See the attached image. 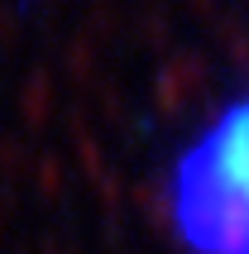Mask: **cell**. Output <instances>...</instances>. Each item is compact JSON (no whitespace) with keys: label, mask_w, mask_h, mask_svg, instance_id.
Wrapping results in <instances>:
<instances>
[{"label":"cell","mask_w":249,"mask_h":254,"mask_svg":"<svg viewBox=\"0 0 249 254\" xmlns=\"http://www.w3.org/2000/svg\"><path fill=\"white\" fill-rule=\"evenodd\" d=\"M173 226L196 254H249V96L187 149L173 178Z\"/></svg>","instance_id":"cell-1"}]
</instances>
